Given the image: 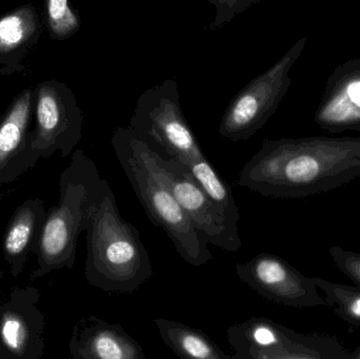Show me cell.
<instances>
[{
  "instance_id": "cell-1",
  "label": "cell",
  "mask_w": 360,
  "mask_h": 359,
  "mask_svg": "<svg viewBox=\"0 0 360 359\" xmlns=\"http://www.w3.org/2000/svg\"><path fill=\"white\" fill-rule=\"evenodd\" d=\"M360 176V137L264 139L238 185L266 197L298 200L338 189Z\"/></svg>"
},
{
  "instance_id": "cell-2",
  "label": "cell",
  "mask_w": 360,
  "mask_h": 359,
  "mask_svg": "<svg viewBox=\"0 0 360 359\" xmlns=\"http://www.w3.org/2000/svg\"><path fill=\"white\" fill-rule=\"evenodd\" d=\"M112 145L137 198L155 227L162 228L188 265L201 267L213 259L202 234L184 214L162 168L164 155L130 126L115 129Z\"/></svg>"
},
{
  "instance_id": "cell-3",
  "label": "cell",
  "mask_w": 360,
  "mask_h": 359,
  "mask_svg": "<svg viewBox=\"0 0 360 359\" xmlns=\"http://www.w3.org/2000/svg\"><path fill=\"white\" fill-rule=\"evenodd\" d=\"M86 282L107 293L131 294L153 275L149 253L134 225L124 221L103 179L86 225Z\"/></svg>"
},
{
  "instance_id": "cell-4",
  "label": "cell",
  "mask_w": 360,
  "mask_h": 359,
  "mask_svg": "<svg viewBox=\"0 0 360 359\" xmlns=\"http://www.w3.org/2000/svg\"><path fill=\"white\" fill-rule=\"evenodd\" d=\"M103 183L96 164L82 150H75L59 178L58 204L46 210L32 280L74 267L78 237L86 231Z\"/></svg>"
},
{
  "instance_id": "cell-5",
  "label": "cell",
  "mask_w": 360,
  "mask_h": 359,
  "mask_svg": "<svg viewBox=\"0 0 360 359\" xmlns=\"http://www.w3.org/2000/svg\"><path fill=\"white\" fill-rule=\"evenodd\" d=\"M232 359H353L329 335L296 332L270 318H252L226 329Z\"/></svg>"
},
{
  "instance_id": "cell-6",
  "label": "cell",
  "mask_w": 360,
  "mask_h": 359,
  "mask_svg": "<svg viewBox=\"0 0 360 359\" xmlns=\"http://www.w3.org/2000/svg\"><path fill=\"white\" fill-rule=\"evenodd\" d=\"M307 37L298 40L274 65L254 78L229 103L221 122L220 136L248 141L272 117L291 86L290 72L304 52Z\"/></svg>"
},
{
  "instance_id": "cell-7",
  "label": "cell",
  "mask_w": 360,
  "mask_h": 359,
  "mask_svg": "<svg viewBox=\"0 0 360 359\" xmlns=\"http://www.w3.org/2000/svg\"><path fill=\"white\" fill-rule=\"evenodd\" d=\"M129 126L182 164L205 157L184 117L176 80L146 90L137 99Z\"/></svg>"
},
{
  "instance_id": "cell-8",
  "label": "cell",
  "mask_w": 360,
  "mask_h": 359,
  "mask_svg": "<svg viewBox=\"0 0 360 359\" xmlns=\"http://www.w3.org/2000/svg\"><path fill=\"white\" fill-rule=\"evenodd\" d=\"M34 152L40 159H49L56 152L68 157L82 141L84 128V114L75 94L67 84L50 79L34 88Z\"/></svg>"
},
{
  "instance_id": "cell-9",
  "label": "cell",
  "mask_w": 360,
  "mask_h": 359,
  "mask_svg": "<svg viewBox=\"0 0 360 359\" xmlns=\"http://www.w3.org/2000/svg\"><path fill=\"white\" fill-rule=\"evenodd\" d=\"M235 271L241 282L273 303L297 309L331 308L319 293L314 278L304 275L277 255H256L248 263H237Z\"/></svg>"
},
{
  "instance_id": "cell-10",
  "label": "cell",
  "mask_w": 360,
  "mask_h": 359,
  "mask_svg": "<svg viewBox=\"0 0 360 359\" xmlns=\"http://www.w3.org/2000/svg\"><path fill=\"white\" fill-rule=\"evenodd\" d=\"M40 291L15 288L0 303V359H40L46 348V315Z\"/></svg>"
},
{
  "instance_id": "cell-11",
  "label": "cell",
  "mask_w": 360,
  "mask_h": 359,
  "mask_svg": "<svg viewBox=\"0 0 360 359\" xmlns=\"http://www.w3.org/2000/svg\"><path fill=\"white\" fill-rule=\"evenodd\" d=\"M162 168L169 187L184 214L202 234L207 244L229 252H237L241 248L240 237L231 233L226 221L188 169L172 157L162 158Z\"/></svg>"
},
{
  "instance_id": "cell-12",
  "label": "cell",
  "mask_w": 360,
  "mask_h": 359,
  "mask_svg": "<svg viewBox=\"0 0 360 359\" xmlns=\"http://www.w3.org/2000/svg\"><path fill=\"white\" fill-rule=\"evenodd\" d=\"M34 103V89H25L0 118V185L14 183L40 159L32 148Z\"/></svg>"
},
{
  "instance_id": "cell-13",
  "label": "cell",
  "mask_w": 360,
  "mask_h": 359,
  "mask_svg": "<svg viewBox=\"0 0 360 359\" xmlns=\"http://www.w3.org/2000/svg\"><path fill=\"white\" fill-rule=\"evenodd\" d=\"M69 352L73 359H147L139 341L120 325L94 315L76 322Z\"/></svg>"
},
{
  "instance_id": "cell-14",
  "label": "cell",
  "mask_w": 360,
  "mask_h": 359,
  "mask_svg": "<svg viewBox=\"0 0 360 359\" xmlns=\"http://www.w3.org/2000/svg\"><path fill=\"white\" fill-rule=\"evenodd\" d=\"M315 122L331 133L360 131V60L340 65L330 77Z\"/></svg>"
},
{
  "instance_id": "cell-15",
  "label": "cell",
  "mask_w": 360,
  "mask_h": 359,
  "mask_svg": "<svg viewBox=\"0 0 360 359\" xmlns=\"http://www.w3.org/2000/svg\"><path fill=\"white\" fill-rule=\"evenodd\" d=\"M42 31L39 14L32 4L0 16V75L25 73L27 57L37 46Z\"/></svg>"
},
{
  "instance_id": "cell-16",
  "label": "cell",
  "mask_w": 360,
  "mask_h": 359,
  "mask_svg": "<svg viewBox=\"0 0 360 359\" xmlns=\"http://www.w3.org/2000/svg\"><path fill=\"white\" fill-rule=\"evenodd\" d=\"M46 209L40 198H30L17 207L4 230L2 254L17 278L22 273L32 254H36Z\"/></svg>"
},
{
  "instance_id": "cell-17",
  "label": "cell",
  "mask_w": 360,
  "mask_h": 359,
  "mask_svg": "<svg viewBox=\"0 0 360 359\" xmlns=\"http://www.w3.org/2000/svg\"><path fill=\"white\" fill-rule=\"evenodd\" d=\"M155 325L160 337L177 356L193 359H232L209 335L175 320L158 318Z\"/></svg>"
},
{
  "instance_id": "cell-18",
  "label": "cell",
  "mask_w": 360,
  "mask_h": 359,
  "mask_svg": "<svg viewBox=\"0 0 360 359\" xmlns=\"http://www.w3.org/2000/svg\"><path fill=\"white\" fill-rule=\"evenodd\" d=\"M193 178L211 200L220 216L224 219L231 233L239 236L238 221L240 212L234 196L226 181L219 176L207 157L184 164Z\"/></svg>"
},
{
  "instance_id": "cell-19",
  "label": "cell",
  "mask_w": 360,
  "mask_h": 359,
  "mask_svg": "<svg viewBox=\"0 0 360 359\" xmlns=\"http://www.w3.org/2000/svg\"><path fill=\"white\" fill-rule=\"evenodd\" d=\"M314 280L319 290L323 291L331 308H333L334 313L350 326L360 328L359 285L349 286L328 282L321 278H314Z\"/></svg>"
},
{
  "instance_id": "cell-20",
  "label": "cell",
  "mask_w": 360,
  "mask_h": 359,
  "mask_svg": "<svg viewBox=\"0 0 360 359\" xmlns=\"http://www.w3.org/2000/svg\"><path fill=\"white\" fill-rule=\"evenodd\" d=\"M44 22L52 39L63 41L79 31L82 21L70 0H44Z\"/></svg>"
},
{
  "instance_id": "cell-21",
  "label": "cell",
  "mask_w": 360,
  "mask_h": 359,
  "mask_svg": "<svg viewBox=\"0 0 360 359\" xmlns=\"http://www.w3.org/2000/svg\"><path fill=\"white\" fill-rule=\"evenodd\" d=\"M215 8V16L207 29L211 31L221 29L233 20L237 15L243 14L252 6H257L264 0H205Z\"/></svg>"
},
{
  "instance_id": "cell-22",
  "label": "cell",
  "mask_w": 360,
  "mask_h": 359,
  "mask_svg": "<svg viewBox=\"0 0 360 359\" xmlns=\"http://www.w3.org/2000/svg\"><path fill=\"white\" fill-rule=\"evenodd\" d=\"M329 254L336 267L354 284L360 286V253L333 246L329 249Z\"/></svg>"
},
{
  "instance_id": "cell-23",
  "label": "cell",
  "mask_w": 360,
  "mask_h": 359,
  "mask_svg": "<svg viewBox=\"0 0 360 359\" xmlns=\"http://www.w3.org/2000/svg\"><path fill=\"white\" fill-rule=\"evenodd\" d=\"M353 359H360V345L355 349V351L352 353Z\"/></svg>"
}]
</instances>
